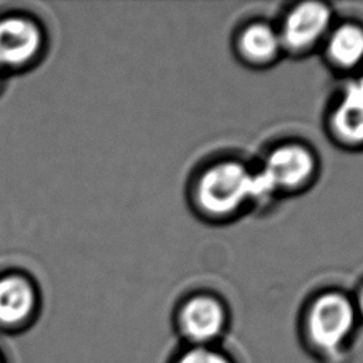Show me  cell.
<instances>
[{
    "mask_svg": "<svg viewBox=\"0 0 363 363\" xmlns=\"http://www.w3.org/2000/svg\"><path fill=\"white\" fill-rule=\"evenodd\" d=\"M179 363H230L221 353H217L210 349L197 347L189 350L182 356Z\"/></svg>",
    "mask_w": 363,
    "mask_h": 363,
    "instance_id": "8fae6325",
    "label": "cell"
},
{
    "mask_svg": "<svg viewBox=\"0 0 363 363\" xmlns=\"http://www.w3.org/2000/svg\"><path fill=\"white\" fill-rule=\"evenodd\" d=\"M335 126L343 138L353 142L363 140V92L354 82L345 89L335 113Z\"/></svg>",
    "mask_w": 363,
    "mask_h": 363,
    "instance_id": "ba28073f",
    "label": "cell"
},
{
    "mask_svg": "<svg viewBox=\"0 0 363 363\" xmlns=\"http://www.w3.org/2000/svg\"><path fill=\"white\" fill-rule=\"evenodd\" d=\"M354 309L340 294H325L309 312V332L313 342L325 350H336L350 335Z\"/></svg>",
    "mask_w": 363,
    "mask_h": 363,
    "instance_id": "7a4b0ae2",
    "label": "cell"
},
{
    "mask_svg": "<svg viewBox=\"0 0 363 363\" xmlns=\"http://www.w3.org/2000/svg\"><path fill=\"white\" fill-rule=\"evenodd\" d=\"M34 306L31 286L21 278L0 279V325L16 326L26 320Z\"/></svg>",
    "mask_w": 363,
    "mask_h": 363,
    "instance_id": "52a82bcc",
    "label": "cell"
},
{
    "mask_svg": "<svg viewBox=\"0 0 363 363\" xmlns=\"http://www.w3.org/2000/svg\"><path fill=\"white\" fill-rule=\"evenodd\" d=\"M224 309L210 296H196L190 299L180 313L183 333L194 342L214 339L224 328Z\"/></svg>",
    "mask_w": 363,
    "mask_h": 363,
    "instance_id": "5b68a950",
    "label": "cell"
},
{
    "mask_svg": "<svg viewBox=\"0 0 363 363\" xmlns=\"http://www.w3.org/2000/svg\"><path fill=\"white\" fill-rule=\"evenodd\" d=\"M0 363H4V360H3V356L0 354Z\"/></svg>",
    "mask_w": 363,
    "mask_h": 363,
    "instance_id": "5bb4252c",
    "label": "cell"
},
{
    "mask_svg": "<svg viewBox=\"0 0 363 363\" xmlns=\"http://www.w3.org/2000/svg\"><path fill=\"white\" fill-rule=\"evenodd\" d=\"M197 193L204 210L228 214L252 199V174L240 163H218L201 176Z\"/></svg>",
    "mask_w": 363,
    "mask_h": 363,
    "instance_id": "6da1fadb",
    "label": "cell"
},
{
    "mask_svg": "<svg viewBox=\"0 0 363 363\" xmlns=\"http://www.w3.org/2000/svg\"><path fill=\"white\" fill-rule=\"evenodd\" d=\"M330 21V11L322 3H302L285 18L282 40L295 50L306 48L322 37Z\"/></svg>",
    "mask_w": 363,
    "mask_h": 363,
    "instance_id": "277c9868",
    "label": "cell"
},
{
    "mask_svg": "<svg viewBox=\"0 0 363 363\" xmlns=\"http://www.w3.org/2000/svg\"><path fill=\"white\" fill-rule=\"evenodd\" d=\"M354 84H356V85H357V88L363 92V75H362L357 81H354Z\"/></svg>",
    "mask_w": 363,
    "mask_h": 363,
    "instance_id": "7c38bea8",
    "label": "cell"
},
{
    "mask_svg": "<svg viewBox=\"0 0 363 363\" xmlns=\"http://www.w3.org/2000/svg\"><path fill=\"white\" fill-rule=\"evenodd\" d=\"M360 308H362V311H363V289H362V292H360Z\"/></svg>",
    "mask_w": 363,
    "mask_h": 363,
    "instance_id": "4fadbf2b",
    "label": "cell"
},
{
    "mask_svg": "<svg viewBox=\"0 0 363 363\" xmlns=\"http://www.w3.org/2000/svg\"><path fill=\"white\" fill-rule=\"evenodd\" d=\"M279 45L281 37L278 33L262 23L250 26L241 35V48L252 60L272 58L278 52Z\"/></svg>",
    "mask_w": 363,
    "mask_h": 363,
    "instance_id": "30bf717a",
    "label": "cell"
},
{
    "mask_svg": "<svg viewBox=\"0 0 363 363\" xmlns=\"http://www.w3.org/2000/svg\"><path fill=\"white\" fill-rule=\"evenodd\" d=\"M329 52L343 67L359 64L363 60V30L353 24L339 27L330 35Z\"/></svg>",
    "mask_w": 363,
    "mask_h": 363,
    "instance_id": "9c48e42d",
    "label": "cell"
},
{
    "mask_svg": "<svg viewBox=\"0 0 363 363\" xmlns=\"http://www.w3.org/2000/svg\"><path fill=\"white\" fill-rule=\"evenodd\" d=\"M311 152L299 145H285L275 149L262 169L274 189L292 187L303 183L313 172Z\"/></svg>",
    "mask_w": 363,
    "mask_h": 363,
    "instance_id": "3957f363",
    "label": "cell"
},
{
    "mask_svg": "<svg viewBox=\"0 0 363 363\" xmlns=\"http://www.w3.org/2000/svg\"><path fill=\"white\" fill-rule=\"evenodd\" d=\"M40 47L37 27L23 18L0 21V65H18L28 61Z\"/></svg>",
    "mask_w": 363,
    "mask_h": 363,
    "instance_id": "8992f818",
    "label": "cell"
}]
</instances>
